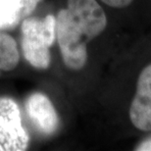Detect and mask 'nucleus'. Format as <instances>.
<instances>
[{
	"label": "nucleus",
	"instance_id": "nucleus-1",
	"mask_svg": "<svg viewBox=\"0 0 151 151\" xmlns=\"http://www.w3.org/2000/svg\"><path fill=\"white\" fill-rule=\"evenodd\" d=\"M107 18L96 0H68L56 17V38L65 65L81 70L87 60L86 44L104 31Z\"/></svg>",
	"mask_w": 151,
	"mask_h": 151
},
{
	"label": "nucleus",
	"instance_id": "nucleus-2",
	"mask_svg": "<svg viewBox=\"0 0 151 151\" xmlns=\"http://www.w3.org/2000/svg\"><path fill=\"white\" fill-rule=\"evenodd\" d=\"M21 47L25 59L32 67L47 69L50 64V51L56 39V18L48 15L43 19L27 17L21 28Z\"/></svg>",
	"mask_w": 151,
	"mask_h": 151
},
{
	"label": "nucleus",
	"instance_id": "nucleus-3",
	"mask_svg": "<svg viewBox=\"0 0 151 151\" xmlns=\"http://www.w3.org/2000/svg\"><path fill=\"white\" fill-rule=\"evenodd\" d=\"M29 141L17 102L6 96L0 97V151H24Z\"/></svg>",
	"mask_w": 151,
	"mask_h": 151
},
{
	"label": "nucleus",
	"instance_id": "nucleus-4",
	"mask_svg": "<svg viewBox=\"0 0 151 151\" xmlns=\"http://www.w3.org/2000/svg\"><path fill=\"white\" fill-rule=\"evenodd\" d=\"M129 118L137 129L151 131V64L139 75L137 91L129 108Z\"/></svg>",
	"mask_w": 151,
	"mask_h": 151
},
{
	"label": "nucleus",
	"instance_id": "nucleus-5",
	"mask_svg": "<svg viewBox=\"0 0 151 151\" xmlns=\"http://www.w3.org/2000/svg\"><path fill=\"white\" fill-rule=\"evenodd\" d=\"M27 114L37 129L44 135H50L56 132L59 118L49 98L43 93L35 92L29 96L26 101Z\"/></svg>",
	"mask_w": 151,
	"mask_h": 151
},
{
	"label": "nucleus",
	"instance_id": "nucleus-6",
	"mask_svg": "<svg viewBox=\"0 0 151 151\" xmlns=\"http://www.w3.org/2000/svg\"><path fill=\"white\" fill-rule=\"evenodd\" d=\"M34 11L28 0H0V29L15 28Z\"/></svg>",
	"mask_w": 151,
	"mask_h": 151
},
{
	"label": "nucleus",
	"instance_id": "nucleus-7",
	"mask_svg": "<svg viewBox=\"0 0 151 151\" xmlns=\"http://www.w3.org/2000/svg\"><path fill=\"white\" fill-rule=\"evenodd\" d=\"M17 43L11 35L0 31V71H12L19 64Z\"/></svg>",
	"mask_w": 151,
	"mask_h": 151
},
{
	"label": "nucleus",
	"instance_id": "nucleus-8",
	"mask_svg": "<svg viewBox=\"0 0 151 151\" xmlns=\"http://www.w3.org/2000/svg\"><path fill=\"white\" fill-rule=\"evenodd\" d=\"M105 4L114 8H124L129 6L134 0H101Z\"/></svg>",
	"mask_w": 151,
	"mask_h": 151
},
{
	"label": "nucleus",
	"instance_id": "nucleus-9",
	"mask_svg": "<svg viewBox=\"0 0 151 151\" xmlns=\"http://www.w3.org/2000/svg\"><path fill=\"white\" fill-rule=\"evenodd\" d=\"M137 150H138V151H151V139L142 142L137 147Z\"/></svg>",
	"mask_w": 151,
	"mask_h": 151
},
{
	"label": "nucleus",
	"instance_id": "nucleus-10",
	"mask_svg": "<svg viewBox=\"0 0 151 151\" xmlns=\"http://www.w3.org/2000/svg\"><path fill=\"white\" fill-rule=\"evenodd\" d=\"M28 1L29 3V5H31L32 7V9L35 10V9L37 8V6L38 5V3L40 2L41 0H28Z\"/></svg>",
	"mask_w": 151,
	"mask_h": 151
}]
</instances>
